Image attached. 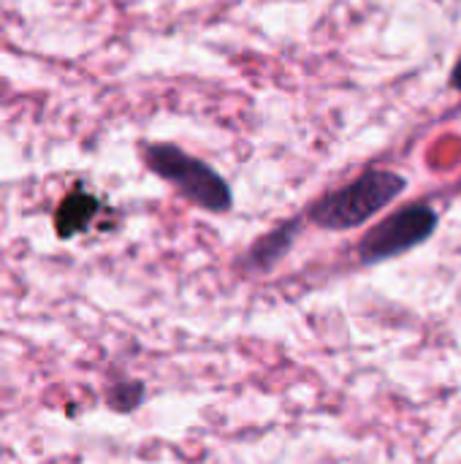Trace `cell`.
Instances as JSON below:
<instances>
[{
  "label": "cell",
  "instance_id": "6da1fadb",
  "mask_svg": "<svg viewBox=\"0 0 461 464\" xmlns=\"http://www.w3.org/2000/svg\"><path fill=\"white\" fill-rule=\"evenodd\" d=\"M408 188V179L397 171H367L351 185L323 196L312 204L310 220L329 231H351L383 212Z\"/></svg>",
  "mask_w": 461,
  "mask_h": 464
},
{
  "label": "cell",
  "instance_id": "7a4b0ae2",
  "mask_svg": "<svg viewBox=\"0 0 461 464\" xmlns=\"http://www.w3.org/2000/svg\"><path fill=\"white\" fill-rule=\"evenodd\" d=\"M144 160L160 179L174 185L190 204L217 215L231 209L234 193L228 182L212 166L187 155L185 150L174 144H147Z\"/></svg>",
  "mask_w": 461,
  "mask_h": 464
},
{
  "label": "cell",
  "instance_id": "3957f363",
  "mask_svg": "<svg viewBox=\"0 0 461 464\" xmlns=\"http://www.w3.org/2000/svg\"><path fill=\"white\" fill-rule=\"evenodd\" d=\"M437 228V212L429 204H408L389 215L386 220L375 223L364 239L359 242V258L361 264H383L389 258H397L418 245H424Z\"/></svg>",
  "mask_w": 461,
  "mask_h": 464
},
{
  "label": "cell",
  "instance_id": "277c9868",
  "mask_svg": "<svg viewBox=\"0 0 461 464\" xmlns=\"http://www.w3.org/2000/svg\"><path fill=\"white\" fill-rule=\"evenodd\" d=\"M98 209H101V201L95 196H90L84 190L68 193L54 212V228H57L60 239H71V237L87 231V226L92 223Z\"/></svg>",
  "mask_w": 461,
  "mask_h": 464
},
{
  "label": "cell",
  "instance_id": "5b68a950",
  "mask_svg": "<svg viewBox=\"0 0 461 464\" xmlns=\"http://www.w3.org/2000/svg\"><path fill=\"white\" fill-rule=\"evenodd\" d=\"M296 228H299V223L293 220V223H288V226H280V228H274L272 234H266V237H261L253 247H250V253H247V266L250 269H255V272H266V269H272L285 253H288V247L293 245V237H296Z\"/></svg>",
  "mask_w": 461,
  "mask_h": 464
},
{
  "label": "cell",
  "instance_id": "8992f818",
  "mask_svg": "<svg viewBox=\"0 0 461 464\" xmlns=\"http://www.w3.org/2000/svg\"><path fill=\"white\" fill-rule=\"evenodd\" d=\"M451 87H456L461 92V57L456 60V65H454V73H451Z\"/></svg>",
  "mask_w": 461,
  "mask_h": 464
}]
</instances>
